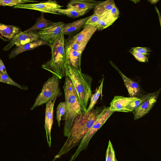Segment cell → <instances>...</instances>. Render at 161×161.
I'll list each match as a JSON object with an SVG mask.
<instances>
[{
  "instance_id": "6da1fadb",
  "label": "cell",
  "mask_w": 161,
  "mask_h": 161,
  "mask_svg": "<svg viewBox=\"0 0 161 161\" xmlns=\"http://www.w3.org/2000/svg\"><path fill=\"white\" fill-rule=\"evenodd\" d=\"M105 106L94 107L86 113L82 111L75 119L69 135L59 153L53 161L66 153L76 145L93 126L99 114Z\"/></svg>"
},
{
  "instance_id": "7a4b0ae2",
  "label": "cell",
  "mask_w": 161,
  "mask_h": 161,
  "mask_svg": "<svg viewBox=\"0 0 161 161\" xmlns=\"http://www.w3.org/2000/svg\"><path fill=\"white\" fill-rule=\"evenodd\" d=\"M63 87L66 104V111L63 118V120H65L64 134V136L68 137L75 119L82 111L75 89L70 79L67 75L65 76Z\"/></svg>"
},
{
  "instance_id": "3957f363",
  "label": "cell",
  "mask_w": 161,
  "mask_h": 161,
  "mask_svg": "<svg viewBox=\"0 0 161 161\" xmlns=\"http://www.w3.org/2000/svg\"><path fill=\"white\" fill-rule=\"evenodd\" d=\"M66 75L70 79L78 97L82 110L86 112L89 100L92 95V78L73 67L68 63L65 64Z\"/></svg>"
},
{
  "instance_id": "277c9868",
  "label": "cell",
  "mask_w": 161,
  "mask_h": 161,
  "mask_svg": "<svg viewBox=\"0 0 161 161\" xmlns=\"http://www.w3.org/2000/svg\"><path fill=\"white\" fill-rule=\"evenodd\" d=\"M65 40L62 31L53 43L48 45L51 49L50 60L42 65V68L56 75L60 79L66 75Z\"/></svg>"
},
{
  "instance_id": "5b68a950",
  "label": "cell",
  "mask_w": 161,
  "mask_h": 161,
  "mask_svg": "<svg viewBox=\"0 0 161 161\" xmlns=\"http://www.w3.org/2000/svg\"><path fill=\"white\" fill-rule=\"evenodd\" d=\"M60 79L53 74L43 85L41 92L36 99L33 106L31 108L33 110L36 107L46 103L49 101L62 95L59 87Z\"/></svg>"
},
{
  "instance_id": "8992f818",
  "label": "cell",
  "mask_w": 161,
  "mask_h": 161,
  "mask_svg": "<svg viewBox=\"0 0 161 161\" xmlns=\"http://www.w3.org/2000/svg\"><path fill=\"white\" fill-rule=\"evenodd\" d=\"M114 113L109 110V107L103 109L97 116L92 127L82 139L77 149L72 156L69 161H73L81 151L87 148L91 139Z\"/></svg>"
},
{
  "instance_id": "52a82bcc",
  "label": "cell",
  "mask_w": 161,
  "mask_h": 161,
  "mask_svg": "<svg viewBox=\"0 0 161 161\" xmlns=\"http://www.w3.org/2000/svg\"><path fill=\"white\" fill-rule=\"evenodd\" d=\"M63 7L56 1L48 0L38 3L21 4L13 7L14 8H25L39 11L41 13L58 14V11Z\"/></svg>"
},
{
  "instance_id": "ba28073f",
  "label": "cell",
  "mask_w": 161,
  "mask_h": 161,
  "mask_svg": "<svg viewBox=\"0 0 161 161\" xmlns=\"http://www.w3.org/2000/svg\"><path fill=\"white\" fill-rule=\"evenodd\" d=\"M65 24L62 22H53L48 27L38 31L40 39L49 45L52 44L62 31Z\"/></svg>"
},
{
  "instance_id": "9c48e42d",
  "label": "cell",
  "mask_w": 161,
  "mask_h": 161,
  "mask_svg": "<svg viewBox=\"0 0 161 161\" xmlns=\"http://www.w3.org/2000/svg\"><path fill=\"white\" fill-rule=\"evenodd\" d=\"M40 39L38 31L25 33L21 31L17 34L3 50L6 51L14 46L18 47Z\"/></svg>"
},
{
  "instance_id": "30bf717a",
  "label": "cell",
  "mask_w": 161,
  "mask_h": 161,
  "mask_svg": "<svg viewBox=\"0 0 161 161\" xmlns=\"http://www.w3.org/2000/svg\"><path fill=\"white\" fill-rule=\"evenodd\" d=\"M57 98L46 103L45 112L44 127L47 142L49 147H51V132L53 123V115L54 103Z\"/></svg>"
},
{
  "instance_id": "8fae6325",
  "label": "cell",
  "mask_w": 161,
  "mask_h": 161,
  "mask_svg": "<svg viewBox=\"0 0 161 161\" xmlns=\"http://www.w3.org/2000/svg\"><path fill=\"white\" fill-rule=\"evenodd\" d=\"M138 98L115 96L110 103L109 110L113 112H130L127 109V106Z\"/></svg>"
},
{
  "instance_id": "7c38bea8",
  "label": "cell",
  "mask_w": 161,
  "mask_h": 161,
  "mask_svg": "<svg viewBox=\"0 0 161 161\" xmlns=\"http://www.w3.org/2000/svg\"><path fill=\"white\" fill-rule=\"evenodd\" d=\"M109 62L121 76L130 97H139L143 94L142 90L138 82L126 76L113 63L110 61Z\"/></svg>"
},
{
  "instance_id": "4fadbf2b",
  "label": "cell",
  "mask_w": 161,
  "mask_h": 161,
  "mask_svg": "<svg viewBox=\"0 0 161 161\" xmlns=\"http://www.w3.org/2000/svg\"><path fill=\"white\" fill-rule=\"evenodd\" d=\"M160 91L155 92L153 96L145 101L139 107L132 112L134 115V120L142 118L147 114L156 103Z\"/></svg>"
},
{
  "instance_id": "5bb4252c",
  "label": "cell",
  "mask_w": 161,
  "mask_h": 161,
  "mask_svg": "<svg viewBox=\"0 0 161 161\" xmlns=\"http://www.w3.org/2000/svg\"><path fill=\"white\" fill-rule=\"evenodd\" d=\"M97 29L96 27L85 25L80 32L72 36L74 41L80 44L86 46L90 39Z\"/></svg>"
},
{
  "instance_id": "9a60e30c",
  "label": "cell",
  "mask_w": 161,
  "mask_h": 161,
  "mask_svg": "<svg viewBox=\"0 0 161 161\" xmlns=\"http://www.w3.org/2000/svg\"><path fill=\"white\" fill-rule=\"evenodd\" d=\"M66 62L73 67L81 72L80 62L82 53L74 50L65 45Z\"/></svg>"
},
{
  "instance_id": "2e32d148",
  "label": "cell",
  "mask_w": 161,
  "mask_h": 161,
  "mask_svg": "<svg viewBox=\"0 0 161 161\" xmlns=\"http://www.w3.org/2000/svg\"><path fill=\"white\" fill-rule=\"evenodd\" d=\"M100 2L88 0H71L68 3L67 7L75 8L86 13Z\"/></svg>"
},
{
  "instance_id": "e0dca14e",
  "label": "cell",
  "mask_w": 161,
  "mask_h": 161,
  "mask_svg": "<svg viewBox=\"0 0 161 161\" xmlns=\"http://www.w3.org/2000/svg\"><path fill=\"white\" fill-rule=\"evenodd\" d=\"M44 45H48L49 44L46 42L40 39L37 41L17 47L12 50L9 55V58H13L22 52L32 50L40 46Z\"/></svg>"
},
{
  "instance_id": "ac0fdd59",
  "label": "cell",
  "mask_w": 161,
  "mask_h": 161,
  "mask_svg": "<svg viewBox=\"0 0 161 161\" xmlns=\"http://www.w3.org/2000/svg\"><path fill=\"white\" fill-rule=\"evenodd\" d=\"M89 17L88 16L71 23L65 24L62 29L64 35H67L71 36L76 33L83 27Z\"/></svg>"
},
{
  "instance_id": "d6986e66",
  "label": "cell",
  "mask_w": 161,
  "mask_h": 161,
  "mask_svg": "<svg viewBox=\"0 0 161 161\" xmlns=\"http://www.w3.org/2000/svg\"><path fill=\"white\" fill-rule=\"evenodd\" d=\"M21 31V29L18 26L0 23L1 35L8 39H12L17 34Z\"/></svg>"
},
{
  "instance_id": "ffe728a7",
  "label": "cell",
  "mask_w": 161,
  "mask_h": 161,
  "mask_svg": "<svg viewBox=\"0 0 161 161\" xmlns=\"http://www.w3.org/2000/svg\"><path fill=\"white\" fill-rule=\"evenodd\" d=\"M53 22L46 19L44 16V13H41L40 16L37 18L35 24L31 27L24 31V32L28 33L31 32L37 31L43 29Z\"/></svg>"
},
{
  "instance_id": "44dd1931",
  "label": "cell",
  "mask_w": 161,
  "mask_h": 161,
  "mask_svg": "<svg viewBox=\"0 0 161 161\" xmlns=\"http://www.w3.org/2000/svg\"><path fill=\"white\" fill-rule=\"evenodd\" d=\"M116 5L113 0L100 2L94 8V13L100 15L110 11Z\"/></svg>"
},
{
  "instance_id": "7402d4cb",
  "label": "cell",
  "mask_w": 161,
  "mask_h": 161,
  "mask_svg": "<svg viewBox=\"0 0 161 161\" xmlns=\"http://www.w3.org/2000/svg\"><path fill=\"white\" fill-rule=\"evenodd\" d=\"M109 12L96 24V27L99 31H101L112 25L117 19L113 18L109 14Z\"/></svg>"
},
{
  "instance_id": "603a6c76",
  "label": "cell",
  "mask_w": 161,
  "mask_h": 161,
  "mask_svg": "<svg viewBox=\"0 0 161 161\" xmlns=\"http://www.w3.org/2000/svg\"><path fill=\"white\" fill-rule=\"evenodd\" d=\"M155 92L142 94L138 98L131 103L127 107V109L130 112H132L139 107L145 101L153 96Z\"/></svg>"
},
{
  "instance_id": "cb8c5ba5",
  "label": "cell",
  "mask_w": 161,
  "mask_h": 161,
  "mask_svg": "<svg viewBox=\"0 0 161 161\" xmlns=\"http://www.w3.org/2000/svg\"><path fill=\"white\" fill-rule=\"evenodd\" d=\"M58 12L59 14L65 15L69 17L74 18L82 16L86 13L85 12L71 8H68L65 9L60 8L58 10Z\"/></svg>"
},
{
  "instance_id": "d4e9b609",
  "label": "cell",
  "mask_w": 161,
  "mask_h": 161,
  "mask_svg": "<svg viewBox=\"0 0 161 161\" xmlns=\"http://www.w3.org/2000/svg\"><path fill=\"white\" fill-rule=\"evenodd\" d=\"M103 81V78L96 92L94 94H92L90 97L91 99L89 105L88 107H87L86 112L90 111L94 107V106L96 103L97 101L102 92Z\"/></svg>"
},
{
  "instance_id": "484cf974",
  "label": "cell",
  "mask_w": 161,
  "mask_h": 161,
  "mask_svg": "<svg viewBox=\"0 0 161 161\" xmlns=\"http://www.w3.org/2000/svg\"><path fill=\"white\" fill-rule=\"evenodd\" d=\"M0 82H4L8 84L15 86L23 90H27V87L19 85L9 76L8 74H3L0 72Z\"/></svg>"
},
{
  "instance_id": "4316f807",
  "label": "cell",
  "mask_w": 161,
  "mask_h": 161,
  "mask_svg": "<svg viewBox=\"0 0 161 161\" xmlns=\"http://www.w3.org/2000/svg\"><path fill=\"white\" fill-rule=\"evenodd\" d=\"M66 111V104L65 102H61L58 105L56 110V119L58 126H60L61 118L65 114Z\"/></svg>"
},
{
  "instance_id": "83f0119b",
  "label": "cell",
  "mask_w": 161,
  "mask_h": 161,
  "mask_svg": "<svg viewBox=\"0 0 161 161\" xmlns=\"http://www.w3.org/2000/svg\"><path fill=\"white\" fill-rule=\"evenodd\" d=\"M37 1L27 0H0V6L10 7L26 3L37 2Z\"/></svg>"
},
{
  "instance_id": "f1b7e54d",
  "label": "cell",
  "mask_w": 161,
  "mask_h": 161,
  "mask_svg": "<svg viewBox=\"0 0 161 161\" xmlns=\"http://www.w3.org/2000/svg\"><path fill=\"white\" fill-rule=\"evenodd\" d=\"M116 158L112 144L109 140L106 153V161H115Z\"/></svg>"
},
{
  "instance_id": "f546056e",
  "label": "cell",
  "mask_w": 161,
  "mask_h": 161,
  "mask_svg": "<svg viewBox=\"0 0 161 161\" xmlns=\"http://www.w3.org/2000/svg\"><path fill=\"white\" fill-rule=\"evenodd\" d=\"M107 12L100 15H98L94 13L92 15L89 16V18L86 21L85 25H89L95 26L96 24L107 13Z\"/></svg>"
},
{
  "instance_id": "4dcf8cb0",
  "label": "cell",
  "mask_w": 161,
  "mask_h": 161,
  "mask_svg": "<svg viewBox=\"0 0 161 161\" xmlns=\"http://www.w3.org/2000/svg\"><path fill=\"white\" fill-rule=\"evenodd\" d=\"M135 58L138 61L142 62H148V54L140 53L131 51H130Z\"/></svg>"
},
{
  "instance_id": "1f68e13d",
  "label": "cell",
  "mask_w": 161,
  "mask_h": 161,
  "mask_svg": "<svg viewBox=\"0 0 161 161\" xmlns=\"http://www.w3.org/2000/svg\"><path fill=\"white\" fill-rule=\"evenodd\" d=\"M130 51L142 54H149V52L151 51V50L147 47H132Z\"/></svg>"
},
{
  "instance_id": "d6a6232c",
  "label": "cell",
  "mask_w": 161,
  "mask_h": 161,
  "mask_svg": "<svg viewBox=\"0 0 161 161\" xmlns=\"http://www.w3.org/2000/svg\"><path fill=\"white\" fill-rule=\"evenodd\" d=\"M109 13L114 18L117 19L119 17V11L116 6L112 8Z\"/></svg>"
},
{
  "instance_id": "836d02e7",
  "label": "cell",
  "mask_w": 161,
  "mask_h": 161,
  "mask_svg": "<svg viewBox=\"0 0 161 161\" xmlns=\"http://www.w3.org/2000/svg\"><path fill=\"white\" fill-rule=\"evenodd\" d=\"M0 72L3 74H8L2 60L0 58Z\"/></svg>"
},
{
  "instance_id": "e575fe53",
  "label": "cell",
  "mask_w": 161,
  "mask_h": 161,
  "mask_svg": "<svg viewBox=\"0 0 161 161\" xmlns=\"http://www.w3.org/2000/svg\"><path fill=\"white\" fill-rule=\"evenodd\" d=\"M159 0H149L148 1H149L150 3H151L152 4H156L158 2Z\"/></svg>"
},
{
  "instance_id": "d590c367",
  "label": "cell",
  "mask_w": 161,
  "mask_h": 161,
  "mask_svg": "<svg viewBox=\"0 0 161 161\" xmlns=\"http://www.w3.org/2000/svg\"><path fill=\"white\" fill-rule=\"evenodd\" d=\"M115 161H118L117 159H116Z\"/></svg>"
}]
</instances>
